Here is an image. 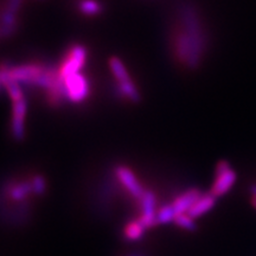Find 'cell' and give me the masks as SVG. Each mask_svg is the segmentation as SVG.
I'll list each match as a JSON object with an SVG mask.
<instances>
[{"label":"cell","mask_w":256,"mask_h":256,"mask_svg":"<svg viewBox=\"0 0 256 256\" xmlns=\"http://www.w3.org/2000/svg\"><path fill=\"white\" fill-rule=\"evenodd\" d=\"M172 55L188 70L200 66L208 50V36L200 12L194 5L184 2L177 10V22L171 31Z\"/></svg>","instance_id":"1"},{"label":"cell","mask_w":256,"mask_h":256,"mask_svg":"<svg viewBox=\"0 0 256 256\" xmlns=\"http://www.w3.org/2000/svg\"><path fill=\"white\" fill-rule=\"evenodd\" d=\"M86 62H87V48L81 44H74L66 51V56L60 64V76L63 80L74 74L80 72Z\"/></svg>","instance_id":"2"},{"label":"cell","mask_w":256,"mask_h":256,"mask_svg":"<svg viewBox=\"0 0 256 256\" xmlns=\"http://www.w3.org/2000/svg\"><path fill=\"white\" fill-rule=\"evenodd\" d=\"M238 180V174L226 160H220L216 166V177L211 188V194L217 198L222 197L232 190Z\"/></svg>","instance_id":"3"},{"label":"cell","mask_w":256,"mask_h":256,"mask_svg":"<svg viewBox=\"0 0 256 256\" xmlns=\"http://www.w3.org/2000/svg\"><path fill=\"white\" fill-rule=\"evenodd\" d=\"M63 81L68 101L72 104H81L89 96L90 84H89L88 78L81 74V72L63 78Z\"/></svg>","instance_id":"4"},{"label":"cell","mask_w":256,"mask_h":256,"mask_svg":"<svg viewBox=\"0 0 256 256\" xmlns=\"http://www.w3.org/2000/svg\"><path fill=\"white\" fill-rule=\"evenodd\" d=\"M114 177L124 191L134 200H139L145 192L142 184L140 183L139 178L132 171V168L126 165H118L114 168Z\"/></svg>","instance_id":"5"},{"label":"cell","mask_w":256,"mask_h":256,"mask_svg":"<svg viewBox=\"0 0 256 256\" xmlns=\"http://www.w3.org/2000/svg\"><path fill=\"white\" fill-rule=\"evenodd\" d=\"M138 202H139L140 215L136 220L145 226L146 230L158 226L156 224V211L158 209H156V194L152 191L145 190Z\"/></svg>","instance_id":"6"},{"label":"cell","mask_w":256,"mask_h":256,"mask_svg":"<svg viewBox=\"0 0 256 256\" xmlns=\"http://www.w3.org/2000/svg\"><path fill=\"white\" fill-rule=\"evenodd\" d=\"M28 100L26 98L12 101V118H11V134L17 142H22L25 138V120L28 114Z\"/></svg>","instance_id":"7"},{"label":"cell","mask_w":256,"mask_h":256,"mask_svg":"<svg viewBox=\"0 0 256 256\" xmlns=\"http://www.w3.org/2000/svg\"><path fill=\"white\" fill-rule=\"evenodd\" d=\"M202 196V192L198 188H190L184 191L176 200L172 202V206L176 211V215L186 214L191 209L192 206L196 203V200Z\"/></svg>","instance_id":"8"},{"label":"cell","mask_w":256,"mask_h":256,"mask_svg":"<svg viewBox=\"0 0 256 256\" xmlns=\"http://www.w3.org/2000/svg\"><path fill=\"white\" fill-rule=\"evenodd\" d=\"M217 203V197L214 196L212 194H202V196L196 200V203L192 206V208L188 210V215L194 217V220L200 218V217L204 216L206 214L215 208Z\"/></svg>","instance_id":"9"},{"label":"cell","mask_w":256,"mask_h":256,"mask_svg":"<svg viewBox=\"0 0 256 256\" xmlns=\"http://www.w3.org/2000/svg\"><path fill=\"white\" fill-rule=\"evenodd\" d=\"M110 68L112 74L114 75L115 80H116V82L124 83V82L132 81L130 74H128V72H127L126 66H124V62L119 58V57H116V56L110 57Z\"/></svg>","instance_id":"10"},{"label":"cell","mask_w":256,"mask_h":256,"mask_svg":"<svg viewBox=\"0 0 256 256\" xmlns=\"http://www.w3.org/2000/svg\"><path fill=\"white\" fill-rule=\"evenodd\" d=\"M145 232L146 228L139 222V220H130L124 228V236L127 241L134 242L142 238V236L145 235Z\"/></svg>","instance_id":"11"},{"label":"cell","mask_w":256,"mask_h":256,"mask_svg":"<svg viewBox=\"0 0 256 256\" xmlns=\"http://www.w3.org/2000/svg\"><path fill=\"white\" fill-rule=\"evenodd\" d=\"M78 10L83 16L94 17V16L102 14L104 6L98 0H78Z\"/></svg>","instance_id":"12"},{"label":"cell","mask_w":256,"mask_h":256,"mask_svg":"<svg viewBox=\"0 0 256 256\" xmlns=\"http://www.w3.org/2000/svg\"><path fill=\"white\" fill-rule=\"evenodd\" d=\"M176 211L172 206V204H165V206H160L156 211V224H168L174 223L176 218Z\"/></svg>","instance_id":"13"},{"label":"cell","mask_w":256,"mask_h":256,"mask_svg":"<svg viewBox=\"0 0 256 256\" xmlns=\"http://www.w3.org/2000/svg\"><path fill=\"white\" fill-rule=\"evenodd\" d=\"M174 223L178 228L186 230V232H194L197 229L196 220L191 217L188 214H180V215L176 216Z\"/></svg>","instance_id":"14"},{"label":"cell","mask_w":256,"mask_h":256,"mask_svg":"<svg viewBox=\"0 0 256 256\" xmlns=\"http://www.w3.org/2000/svg\"><path fill=\"white\" fill-rule=\"evenodd\" d=\"M31 186H32V191H34V194L36 196H44L48 191V183L46 179L43 177L42 174H36L31 179Z\"/></svg>","instance_id":"15"},{"label":"cell","mask_w":256,"mask_h":256,"mask_svg":"<svg viewBox=\"0 0 256 256\" xmlns=\"http://www.w3.org/2000/svg\"><path fill=\"white\" fill-rule=\"evenodd\" d=\"M249 191H250L252 196L254 197V198H256V184L250 185V188H249Z\"/></svg>","instance_id":"16"},{"label":"cell","mask_w":256,"mask_h":256,"mask_svg":"<svg viewBox=\"0 0 256 256\" xmlns=\"http://www.w3.org/2000/svg\"><path fill=\"white\" fill-rule=\"evenodd\" d=\"M252 206H254L255 209H256V198L252 197Z\"/></svg>","instance_id":"17"},{"label":"cell","mask_w":256,"mask_h":256,"mask_svg":"<svg viewBox=\"0 0 256 256\" xmlns=\"http://www.w3.org/2000/svg\"><path fill=\"white\" fill-rule=\"evenodd\" d=\"M127 256H145V255H144V254H138V252H136V254H130V255H127Z\"/></svg>","instance_id":"18"},{"label":"cell","mask_w":256,"mask_h":256,"mask_svg":"<svg viewBox=\"0 0 256 256\" xmlns=\"http://www.w3.org/2000/svg\"><path fill=\"white\" fill-rule=\"evenodd\" d=\"M0 37H2V31H0Z\"/></svg>","instance_id":"19"}]
</instances>
